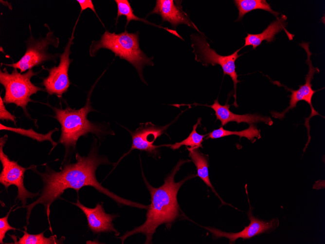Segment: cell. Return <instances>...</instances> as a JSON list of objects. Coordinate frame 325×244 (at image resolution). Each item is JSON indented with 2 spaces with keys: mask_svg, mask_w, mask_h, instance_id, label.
<instances>
[{
  "mask_svg": "<svg viewBox=\"0 0 325 244\" xmlns=\"http://www.w3.org/2000/svg\"><path fill=\"white\" fill-rule=\"evenodd\" d=\"M15 206H13L10 210L8 212L7 214L3 217L0 218V244H3V239L5 237L6 233L7 232L10 230H19V229H17L14 227L11 226L8 223V217L11 213L12 208Z\"/></svg>",
  "mask_w": 325,
  "mask_h": 244,
  "instance_id": "obj_23",
  "label": "cell"
},
{
  "mask_svg": "<svg viewBox=\"0 0 325 244\" xmlns=\"http://www.w3.org/2000/svg\"><path fill=\"white\" fill-rule=\"evenodd\" d=\"M87 156H82L78 153L75 154L76 162L68 163L63 166L59 171H55L47 165L45 171L40 172L35 165H32L29 169L37 173L41 178L43 188L38 198L24 208L27 210L26 222L29 220L32 209L37 205L44 206L50 225V230L52 232L50 221V206L56 199L60 198L64 191L69 188L74 189L77 193L84 187H93L99 192L109 197L118 204L126 205L139 208L147 209L148 206L144 205L121 197L108 189L103 187L96 179L95 172L100 165L110 164L108 159L98 154L96 140Z\"/></svg>",
  "mask_w": 325,
  "mask_h": 244,
  "instance_id": "obj_1",
  "label": "cell"
},
{
  "mask_svg": "<svg viewBox=\"0 0 325 244\" xmlns=\"http://www.w3.org/2000/svg\"><path fill=\"white\" fill-rule=\"evenodd\" d=\"M138 32L128 33L126 30L120 34L110 33L106 30L99 40L92 42L90 54L94 56L102 48L111 51L115 56L126 60L137 70L140 78L144 81L143 69L144 65L153 66V57H148L141 50Z\"/></svg>",
  "mask_w": 325,
  "mask_h": 244,
  "instance_id": "obj_3",
  "label": "cell"
},
{
  "mask_svg": "<svg viewBox=\"0 0 325 244\" xmlns=\"http://www.w3.org/2000/svg\"><path fill=\"white\" fill-rule=\"evenodd\" d=\"M53 109L55 113L54 118L61 126V134L58 143L63 145L66 148L65 159L70 150L74 149L80 136H85L90 132L99 138L105 132L101 126L87 119L88 114L94 111L91 106L90 96L86 105L81 109L75 110L69 107L65 109L55 107Z\"/></svg>",
  "mask_w": 325,
  "mask_h": 244,
  "instance_id": "obj_4",
  "label": "cell"
},
{
  "mask_svg": "<svg viewBox=\"0 0 325 244\" xmlns=\"http://www.w3.org/2000/svg\"><path fill=\"white\" fill-rule=\"evenodd\" d=\"M114 1H115L117 6V15L116 19L117 21L118 20V18L120 16H125L126 19V26L127 25L128 23L131 20L141 21L145 23L152 24L158 27L164 29L165 30H166L167 31L169 32L170 33L182 39V38L178 34V33L175 30H170V29L163 27L161 26L156 25V24L149 22L147 20L144 19L140 18L139 17L136 16L134 14L133 10L128 0H115Z\"/></svg>",
  "mask_w": 325,
  "mask_h": 244,
  "instance_id": "obj_21",
  "label": "cell"
},
{
  "mask_svg": "<svg viewBox=\"0 0 325 244\" xmlns=\"http://www.w3.org/2000/svg\"><path fill=\"white\" fill-rule=\"evenodd\" d=\"M185 162V160H180L165 177L164 184L159 188L151 186L143 175L151 196V204L147 208L146 219L143 224L119 237L122 244L127 237L137 233L145 235L146 237L145 244H150L152 236L159 225L165 224L167 228H170L172 224L180 217V207L177 198L178 191L185 181L195 176L190 175L179 182H175L176 174Z\"/></svg>",
  "mask_w": 325,
  "mask_h": 244,
  "instance_id": "obj_2",
  "label": "cell"
},
{
  "mask_svg": "<svg viewBox=\"0 0 325 244\" xmlns=\"http://www.w3.org/2000/svg\"><path fill=\"white\" fill-rule=\"evenodd\" d=\"M175 1L173 0H157L155 7L149 14H159L162 17V22H169L174 29L178 25L184 24L199 32L182 10L181 5H178L177 2L175 3Z\"/></svg>",
  "mask_w": 325,
  "mask_h": 244,
  "instance_id": "obj_14",
  "label": "cell"
},
{
  "mask_svg": "<svg viewBox=\"0 0 325 244\" xmlns=\"http://www.w3.org/2000/svg\"><path fill=\"white\" fill-rule=\"evenodd\" d=\"M167 126H156L151 123L143 124L134 132H130L132 136V145L129 153L134 149L145 151L147 152L156 154L157 148L160 146L153 145L154 142L167 129Z\"/></svg>",
  "mask_w": 325,
  "mask_h": 244,
  "instance_id": "obj_13",
  "label": "cell"
},
{
  "mask_svg": "<svg viewBox=\"0 0 325 244\" xmlns=\"http://www.w3.org/2000/svg\"><path fill=\"white\" fill-rule=\"evenodd\" d=\"M301 46L306 51L307 55V59L306 62L308 66V72L305 77V83L304 84L300 86L298 89L293 90L287 88V89L291 92L290 95V100L289 106L282 112L279 113L277 112H272L271 113L273 117L282 119L285 117L286 113L290 110L295 108L297 103L300 101H305L307 103L311 109V113L309 116L305 119V126L307 129L308 141L304 148V151L305 150L310 140V135L309 134L310 126L309 121L311 118L316 115H321L313 107L312 104V98L313 94L317 91H315L312 88L311 81L313 78L315 74L319 73V69L317 67H314L312 65L311 60V56L312 53L309 49V43L307 42H302L300 44Z\"/></svg>",
  "mask_w": 325,
  "mask_h": 244,
  "instance_id": "obj_7",
  "label": "cell"
},
{
  "mask_svg": "<svg viewBox=\"0 0 325 244\" xmlns=\"http://www.w3.org/2000/svg\"><path fill=\"white\" fill-rule=\"evenodd\" d=\"M207 138L216 139L222 138L227 136L235 135L239 136L240 138L244 137L252 141L256 140L255 138L259 139L261 138L260 131L254 124H251L248 128L241 131H231L223 129L221 126L217 129L214 130L212 132L207 134Z\"/></svg>",
  "mask_w": 325,
  "mask_h": 244,
  "instance_id": "obj_20",
  "label": "cell"
},
{
  "mask_svg": "<svg viewBox=\"0 0 325 244\" xmlns=\"http://www.w3.org/2000/svg\"><path fill=\"white\" fill-rule=\"evenodd\" d=\"M7 139V135H5L0 138V161L2 166L0 173V183L4 186L6 190L11 185L17 187L18 195L16 199L20 201L22 204V206L18 207L24 208L27 205V199H32L39 196L40 193L31 192L24 185V172L29 169V167L25 168L21 166L17 162L10 160L4 153L3 148Z\"/></svg>",
  "mask_w": 325,
  "mask_h": 244,
  "instance_id": "obj_8",
  "label": "cell"
},
{
  "mask_svg": "<svg viewBox=\"0 0 325 244\" xmlns=\"http://www.w3.org/2000/svg\"><path fill=\"white\" fill-rule=\"evenodd\" d=\"M37 73L30 69L26 73H19L17 69H14L9 74L4 68L0 71V83L5 89V95L3 98L6 104L13 103L20 107L29 116L26 107L29 102L33 100L31 96L43 89L35 85L31 81V78Z\"/></svg>",
  "mask_w": 325,
  "mask_h": 244,
  "instance_id": "obj_5",
  "label": "cell"
},
{
  "mask_svg": "<svg viewBox=\"0 0 325 244\" xmlns=\"http://www.w3.org/2000/svg\"><path fill=\"white\" fill-rule=\"evenodd\" d=\"M24 228L25 230H20L23 233V236L20 238L19 240L17 241L14 235H10L12 238L15 239L13 243H6L10 244H63L65 240L64 236H62L57 239L56 235H52L50 237H45L44 235L45 231L36 234H29L27 232V228Z\"/></svg>",
  "mask_w": 325,
  "mask_h": 244,
  "instance_id": "obj_19",
  "label": "cell"
},
{
  "mask_svg": "<svg viewBox=\"0 0 325 244\" xmlns=\"http://www.w3.org/2000/svg\"><path fill=\"white\" fill-rule=\"evenodd\" d=\"M0 119L2 120H10L13 121L15 124L16 123V116L6 110L3 99L1 96L0 97Z\"/></svg>",
  "mask_w": 325,
  "mask_h": 244,
  "instance_id": "obj_24",
  "label": "cell"
},
{
  "mask_svg": "<svg viewBox=\"0 0 325 244\" xmlns=\"http://www.w3.org/2000/svg\"><path fill=\"white\" fill-rule=\"evenodd\" d=\"M72 204L85 214L88 227L93 233L113 232L116 236L119 235V232L114 227L112 223L116 215L106 213L102 203H98L94 208L86 207L79 200L76 203Z\"/></svg>",
  "mask_w": 325,
  "mask_h": 244,
  "instance_id": "obj_12",
  "label": "cell"
},
{
  "mask_svg": "<svg viewBox=\"0 0 325 244\" xmlns=\"http://www.w3.org/2000/svg\"><path fill=\"white\" fill-rule=\"evenodd\" d=\"M193 52L195 54V59L205 66L209 65L215 66L219 65L223 72L224 75H227L232 78L234 83L235 98L233 104L235 107L238 105L236 103V86L240 81L238 80L235 62L241 56L238 53L243 48H241L233 54L228 56H221L218 54L215 50L211 48L207 41L204 34H192L191 35Z\"/></svg>",
  "mask_w": 325,
  "mask_h": 244,
  "instance_id": "obj_6",
  "label": "cell"
},
{
  "mask_svg": "<svg viewBox=\"0 0 325 244\" xmlns=\"http://www.w3.org/2000/svg\"><path fill=\"white\" fill-rule=\"evenodd\" d=\"M200 118L198 119L197 123L193 126V131L186 139L181 142L170 145V148L175 150L183 145L189 146L190 149H198L202 147V142L205 135L200 134L196 131V129L200 124Z\"/></svg>",
  "mask_w": 325,
  "mask_h": 244,
  "instance_id": "obj_22",
  "label": "cell"
},
{
  "mask_svg": "<svg viewBox=\"0 0 325 244\" xmlns=\"http://www.w3.org/2000/svg\"><path fill=\"white\" fill-rule=\"evenodd\" d=\"M206 106L215 111L217 119L221 122V126L226 125L230 122H236L237 124L246 123L249 125L262 122L270 126L273 124V121L269 116L256 113L245 114L234 113L230 110V105L227 102L224 105H221L219 104L217 98L214 101L212 105Z\"/></svg>",
  "mask_w": 325,
  "mask_h": 244,
  "instance_id": "obj_15",
  "label": "cell"
},
{
  "mask_svg": "<svg viewBox=\"0 0 325 244\" xmlns=\"http://www.w3.org/2000/svg\"><path fill=\"white\" fill-rule=\"evenodd\" d=\"M287 19V17L285 15H282L280 17L277 18L276 20L271 22L261 33L256 34L248 33L247 36L244 38L245 43L243 47L252 46L253 49H255L264 40H266L267 43L274 41L275 35L282 30H284L288 37H290V39H292L294 35L290 34L286 29Z\"/></svg>",
  "mask_w": 325,
  "mask_h": 244,
  "instance_id": "obj_16",
  "label": "cell"
},
{
  "mask_svg": "<svg viewBox=\"0 0 325 244\" xmlns=\"http://www.w3.org/2000/svg\"><path fill=\"white\" fill-rule=\"evenodd\" d=\"M77 1L81 7V12L87 8L90 9L93 12L96 14L93 4L91 0H77ZM97 15V14H96Z\"/></svg>",
  "mask_w": 325,
  "mask_h": 244,
  "instance_id": "obj_25",
  "label": "cell"
},
{
  "mask_svg": "<svg viewBox=\"0 0 325 244\" xmlns=\"http://www.w3.org/2000/svg\"><path fill=\"white\" fill-rule=\"evenodd\" d=\"M26 44V51L18 61L4 65L19 69L20 73H22L46 61L54 59L57 54L51 55L48 52L47 50L50 45L57 47L59 40L58 38L54 36L53 32L49 31L45 37L38 39L34 38L31 35Z\"/></svg>",
  "mask_w": 325,
  "mask_h": 244,
  "instance_id": "obj_9",
  "label": "cell"
},
{
  "mask_svg": "<svg viewBox=\"0 0 325 244\" xmlns=\"http://www.w3.org/2000/svg\"><path fill=\"white\" fill-rule=\"evenodd\" d=\"M74 30V29L64 48L63 53L60 56L58 65L50 69H46L49 72V75L43 79L42 84L46 91L50 95L55 94L58 97H62V94L67 92L71 84L68 71L72 61L69 56L71 54V47L73 43Z\"/></svg>",
  "mask_w": 325,
  "mask_h": 244,
  "instance_id": "obj_10",
  "label": "cell"
},
{
  "mask_svg": "<svg viewBox=\"0 0 325 244\" xmlns=\"http://www.w3.org/2000/svg\"><path fill=\"white\" fill-rule=\"evenodd\" d=\"M252 210L253 208L250 205L248 217L250 223L248 226H245L243 230L239 232H226L215 227H206L205 228L212 234L214 239L225 237L229 240L230 244H234L238 238H242L243 240L249 239L256 235L271 231L278 225V222L275 219L266 222L255 218L253 215Z\"/></svg>",
  "mask_w": 325,
  "mask_h": 244,
  "instance_id": "obj_11",
  "label": "cell"
},
{
  "mask_svg": "<svg viewBox=\"0 0 325 244\" xmlns=\"http://www.w3.org/2000/svg\"><path fill=\"white\" fill-rule=\"evenodd\" d=\"M187 149L189 152V155L197 168L198 176L211 188L212 191L221 200L222 204L225 205L226 203L219 197L210 182L208 172V157L201 153L198 149L187 148Z\"/></svg>",
  "mask_w": 325,
  "mask_h": 244,
  "instance_id": "obj_17",
  "label": "cell"
},
{
  "mask_svg": "<svg viewBox=\"0 0 325 244\" xmlns=\"http://www.w3.org/2000/svg\"><path fill=\"white\" fill-rule=\"evenodd\" d=\"M234 3L238 10V17L236 21H240L248 13L257 9L266 11L278 18L279 13L273 11L266 0H235Z\"/></svg>",
  "mask_w": 325,
  "mask_h": 244,
  "instance_id": "obj_18",
  "label": "cell"
}]
</instances>
